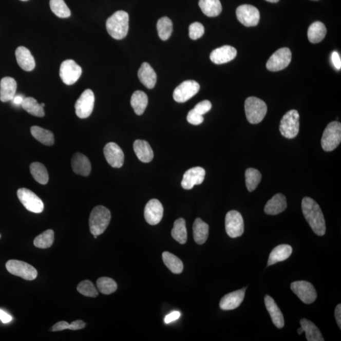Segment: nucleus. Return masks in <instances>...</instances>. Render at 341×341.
<instances>
[{"label": "nucleus", "mask_w": 341, "mask_h": 341, "mask_svg": "<svg viewBox=\"0 0 341 341\" xmlns=\"http://www.w3.org/2000/svg\"><path fill=\"white\" fill-rule=\"evenodd\" d=\"M163 260L165 265L173 273L179 274L183 272L182 261L177 256L170 254L168 252H164L163 253Z\"/></svg>", "instance_id": "35"}, {"label": "nucleus", "mask_w": 341, "mask_h": 341, "mask_svg": "<svg viewBox=\"0 0 341 341\" xmlns=\"http://www.w3.org/2000/svg\"><path fill=\"white\" fill-rule=\"evenodd\" d=\"M331 59L335 68L337 70H340L341 60L339 53L336 51H334L332 54Z\"/></svg>", "instance_id": "50"}, {"label": "nucleus", "mask_w": 341, "mask_h": 341, "mask_svg": "<svg viewBox=\"0 0 341 341\" xmlns=\"http://www.w3.org/2000/svg\"><path fill=\"white\" fill-rule=\"evenodd\" d=\"M291 59H292V53L290 49L280 48L275 52L269 59L267 63V68L271 71L282 70L290 65Z\"/></svg>", "instance_id": "13"}, {"label": "nucleus", "mask_w": 341, "mask_h": 341, "mask_svg": "<svg viewBox=\"0 0 341 341\" xmlns=\"http://www.w3.org/2000/svg\"><path fill=\"white\" fill-rule=\"evenodd\" d=\"M164 208L163 205L157 199L149 200L145 205L144 217L148 224L155 225L161 222L163 218Z\"/></svg>", "instance_id": "17"}, {"label": "nucleus", "mask_w": 341, "mask_h": 341, "mask_svg": "<svg viewBox=\"0 0 341 341\" xmlns=\"http://www.w3.org/2000/svg\"><path fill=\"white\" fill-rule=\"evenodd\" d=\"M129 15L125 11H117L106 21V29L108 34L115 40H123L128 34Z\"/></svg>", "instance_id": "2"}, {"label": "nucleus", "mask_w": 341, "mask_h": 341, "mask_svg": "<svg viewBox=\"0 0 341 341\" xmlns=\"http://www.w3.org/2000/svg\"><path fill=\"white\" fill-rule=\"evenodd\" d=\"M247 288L234 291L222 297L219 302V307L223 310H232L237 309L243 302Z\"/></svg>", "instance_id": "20"}, {"label": "nucleus", "mask_w": 341, "mask_h": 341, "mask_svg": "<svg viewBox=\"0 0 341 341\" xmlns=\"http://www.w3.org/2000/svg\"><path fill=\"white\" fill-rule=\"evenodd\" d=\"M7 270L14 276L25 280H32L36 278L37 271L34 267L23 261L10 260L6 263Z\"/></svg>", "instance_id": "7"}, {"label": "nucleus", "mask_w": 341, "mask_h": 341, "mask_svg": "<svg viewBox=\"0 0 341 341\" xmlns=\"http://www.w3.org/2000/svg\"><path fill=\"white\" fill-rule=\"evenodd\" d=\"M301 208L302 214L313 232L320 236L325 235V219L318 203L312 198L305 197L302 200Z\"/></svg>", "instance_id": "1"}, {"label": "nucleus", "mask_w": 341, "mask_h": 341, "mask_svg": "<svg viewBox=\"0 0 341 341\" xmlns=\"http://www.w3.org/2000/svg\"><path fill=\"white\" fill-rule=\"evenodd\" d=\"M301 327L306 333L308 341H324V339L320 330L314 324L306 318L300 320Z\"/></svg>", "instance_id": "32"}, {"label": "nucleus", "mask_w": 341, "mask_h": 341, "mask_svg": "<svg viewBox=\"0 0 341 341\" xmlns=\"http://www.w3.org/2000/svg\"><path fill=\"white\" fill-rule=\"evenodd\" d=\"M237 55V51L231 46H223L214 49L210 55L212 62L215 64H224L232 61Z\"/></svg>", "instance_id": "19"}, {"label": "nucleus", "mask_w": 341, "mask_h": 341, "mask_svg": "<svg viewBox=\"0 0 341 341\" xmlns=\"http://www.w3.org/2000/svg\"><path fill=\"white\" fill-rule=\"evenodd\" d=\"M200 90V85L195 81H186L176 88L173 98L177 103H183L191 100Z\"/></svg>", "instance_id": "14"}, {"label": "nucleus", "mask_w": 341, "mask_h": 341, "mask_svg": "<svg viewBox=\"0 0 341 341\" xmlns=\"http://www.w3.org/2000/svg\"><path fill=\"white\" fill-rule=\"evenodd\" d=\"M292 247L289 244H280L276 247L269 255L268 266H271L288 259L292 254Z\"/></svg>", "instance_id": "28"}, {"label": "nucleus", "mask_w": 341, "mask_h": 341, "mask_svg": "<svg viewBox=\"0 0 341 341\" xmlns=\"http://www.w3.org/2000/svg\"><path fill=\"white\" fill-rule=\"evenodd\" d=\"M104 155L108 164L115 168H120L124 163V153L114 142H109L104 148Z\"/></svg>", "instance_id": "16"}, {"label": "nucleus", "mask_w": 341, "mask_h": 341, "mask_svg": "<svg viewBox=\"0 0 341 341\" xmlns=\"http://www.w3.org/2000/svg\"><path fill=\"white\" fill-rule=\"evenodd\" d=\"M93 237H94V238L96 239V238H98V236H96V235H95V236H93Z\"/></svg>", "instance_id": "58"}, {"label": "nucleus", "mask_w": 341, "mask_h": 341, "mask_svg": "<svg viewBox=\"0 0 341 341\" xmlns=\"http://www.w3.org/2000/svg\"><path fill=\"white\" fill-rule=\"evenodd\" d=\"M199 5L202 12L210 17L218 16L222 12L220 0H200Z\"/></svg>", "instance_id": "30"}, {"label": "nucleus", "mask_w": 341, "mask_h": 341, "mask_svg": "<svg viewBox=\"0 0 341 341\" xmlns=\"http://www.w3.org/2000/svg\"><path fill=\"white\" fill-rule=\"evenodd\" d=\"M21 1H23V2H27V1H28V0H21Z\"/></svg>", "instance_id": "59"}, {"label": "nucleus", "mask_w": 341, "mask_h": 341, "mask_svg": "<svg viewBox=\"0 0 341 341\" xmlns=\"http://www.w3.org/2000/svg\"><path fill=\"white\" fill-rule=\"evenodd\" d=\"M204 27L199 23L192 24L189 27V36L192 40H196L204 34Z\"/></svg>", "instance_id": "45"}, {"label": "nucleus", "mask_w": 341, "mask_h": 341, "mask_svg": "<svg viewBox=\"0 0 341 341\" xmlns=\"http://www.w3.org/2000/svg\"><path fill=\"white\" fill-rule=\"evenodd\" d=\"M327 29L323 23L315 22L309 27L308 30V37L312 43H318L321 42L326 37Z\"/></svg>", "instance_id": "33"}, {"label": "nucleus", "mask_w": 341, "mask_h": 341, "mask_svg": "<svg viewBox=\"0 0 341 341\" xmlns=\"http://www.w3.org/2000/svg\"><path fill=\"white\" fill-rule=\"evenodd\" d=\"M210 226L200 218L195 220L193 225L194 238L197 244H203L207 241Z\"/></svg>", "instance_id": "29"}, {"label": "nucleus", "mask_w": 341, "mask_h": 341, "mask_svg": "<svg viewBox=\"0 0 341 341\" xmlns=\"http://www.w3.org/2000/svg\"><path fill=\"white\" fill-rule=\"evenodd\" d=\"M140 81L148 89L155 87L157 82V75L155 71L148 63H142L138 71Z\"/></svg>", "instance_id": "26"}, {"label": "nucleus", "mask_w": 341, "mask_h": 341, "mask_svg": "<svg viewBox=\"0 0 341 341\" xmlns=\"http://www.w3.org/2000/svg\"><path fill=\"white\" fill-rule=\"evenodd\" d=\"M212 108V104L210 101L205 100L198 103L194 109L198 113L203 115L207 113Z\"/></svg>", "instance_id": "47"}, {"label": "nucleus", "mask_w": 341, "mask_h": 341, "mask_svg": "<svg viewBox=\"0 0 341 341\" xmlns=\"http://www.w3.org/2000/svg\"><path fill=\"white\" fill-rule=\"evenodd\" d=\"M335 317L336 319V321L338 326L341 328V305H337L335 310Z\"/></svg>", "instance_id": "53"}, {"label": "nucleus", "mask_w": 341, "mask_h": 341, "mask_svg": "<svg viewBox=\"0 0 341 341\" xmlns=\"http://www.w3.org/2000/svg\"><path fill=\"white\" fill-rule=\"evenodd\" d=\"M17 196L22 204L27 211L40 214L44 211V203L37 195L30 190L22 188L18 190Z\"/></svg>", "instance_id": "8"}, {"label": "nucleus", "mask_w": 341, "mask_h": 341, "mask_svg": "<svg viewBox=\"0 0 341 341\" xmlns=\"http://www.w3.org/2000/svg\"><path fill=\"white\" fill-rule=\"evenodd\" d=\"M41 104V106L43 107V108H44V107L45 106V104H44V103H41V104Z\"/></svg>", "instance_id": "57"}, {"label": "nucleus", "mask_w": 341, "mask_h": 341, "mask_svg": "<svg viewBox=\"0 0 341 341\" xmlns=\"http://www.w3.org/2000/svg\"><path fill=\"white\" fill-rule=\"evenodd\" d=\"M134 152L137 158L143 163H149L154 158V153L147 141L137 140L134 143Z\"/></svg>", "instance_id": "27"}, {"label": "nucleus", "mask_w": 341, "mask_h": 341, "mask_svg": "<svg viewBox=\"0 0 341 341\" xmlns=\"http://www.w3.org/2000/svg\"><path fill=\"white\" fill-rule=\"evenodd\" d=\"M157 29L161 40L163 41L168 40L173 32L172 21L167 16L161 18L157 24Z\"/></svg>", "instance_id": "39"}, {"label": "nucleus", "mask_w": 341, "mask_h": 341, "mask_svg": "<svg viewBox=\"0 0 341 341\" xmlns=\"http://www.w3.org/2000/svg\"><path fill=\"white\" fill-rule=\"evenodd\" d=\"M203 117L202 115L198 113L195 110L192 109L189 111L187 115V121L194 125H199L203 122Z\"/></svg>", "instance_id": "46"}, {"label": "nucleus", "mask_w": 341, "mask_h": 341, "mask_svg": "<svg viewBox=\"0 0 341 341\" xmlns=\"http://www.w3.org/2000/svg\"><path fill=\"white\" fill-rule=\"evenodd\" d=\"M82 72V68L73 60H65L60 66V76L66 85L75 84L81 78Z\"/></svg>", "instance_id": "11"}, {"label": "nucleus", "mask_w": 341, "mask_h": 341, "mask_svg": "<svg viewBox=\"0 0 341 341\" xmlns=\"http://www.w3.org/2000/svg\"><path fill=\"white\" fill-rule=\"evenodd\" d=\"M15 56L16 62L22 69L27 71H31L34 69L35 60L31 51L26 47H18L16 49Z\"/></svg>", "instance_id": "22"}, {"label": "nucleus", "mask_w": 341, "mask_h": 341, "mask_svg": "<svg viewBox=\"0 0 341 341\" xmlns=\"http://www.w3.org/2000/svg\"><path fill=\"white\" fill-rule=\"evenodd\" d=\"M1 237H2V236H1V235H0V238H1Z\"/></svg>", "instance_id": "60"}, {"label": "nucleus", "mask_w": 341, "mask_h": 341, "mask_svg": "<svg viewBox=\"0 0 341 341\" xmlns=\"http://www.w3.org/2000/svg\"><path fill=\"white\" fill-rule=\"evenodd\" d=\"M70 324L65 321H59L51 327V331L53 332L64 331L69 329Z\"/></svg>", "instance_id": "48"}, {"label": "nucleus", "mask_w": 341, "mask_h": 341, "mask_svg": "<svg viewBox=\"0 0 341 341\" xmlns=\"http://www.w3.org/2000/svg\"><path fill=\"white\" fill-rule=\"evenodd\" d=\"M22 107L29 114L33 116L37 117H45V112L44 111V108L41 106V104L37 103V101L34 98L29 97L24 98L22 103Z\"/></svg>", "instance_id": "37"}, {"label": "nucleus", "mask_w": 341, "mask_h": 341, "mask_svg": "<svg viewBox=\"0 0 341 341\" xmlns=\"http://www.w3.org/2000/svg\"><path fill=\"white\" fill-rule=\"evenodd\" d=\"M236 16L246 27H255L259 23L260 13L257 8L250 5H243L236 9Z\"/></svg>", "instance_id": "15"}, {"label": "nucleus", "mask_w": 341, "mask_h": 341, "mask_svg": "<svg viewBox=\"0 0 341 341\" xmlns=\"http://www.w3.org/2000/svg\"><path fill=\"white\" fill-rule=\"evenodd\" d=\"M54 235V232L52 230L45 231L34 239V246L38 249L49 248L53 244Z\"/></svg>", "instance_id": "41"}, {"label": "nucleus", "mask_w": 341, "mask_h": 341, "mask_svg": "<svg viewBox=\"0 0 341 341\" xmlns=\"http://www.w3.org/2000/svg\"><path fill=\"white\" fill-rule=\"evenodd\" d=\"M49 5L52 12L59 17L62 18L70 17V10L66 5L64 0H50Z\"/></svg>", "instance_id": "42"}, {"label": "nucleus", "mask_w": 341, "mask_h": 341, "mask_svg": "<svg viewBox=\"0 0 341 341\" xmlns=\"http://www.w3.org/2000/svg\"><path fill=\"white\" fill-rule=\"evenodd\" d=\"M71 167L76 174L87 177L91 172L89 159L83 154L77 153L71 158Z\"/></svg>", "instance_id": "21"}, {"label": "nucleus", "mask_w": 341, "mask_h": 341, "mask_svg": "<svg viewBox=\"0 0 341 341\" xmlns=\"http://www.w3.org/2000/svg\"><path fill=\"white\" fill-rule=\"evenodd\" d=\"M32 177L41 185H46L49 181V175L46 167L40 163H33L30 166Z\"/></svg>", "instance_id": "36"}, {"label": "nucleus", "mask_w": 341, "mask_h": 341, "mask_svg": "<svg viewBox=\"0 0 341 341\" xmlns=\"http://www.w3.org/2000/svg\"><path fill=\"white\" fill-rule=\"evenodd\" d=\"M94 102L95 97L92 90H85L75 104L77 116L81 119L89 117L93 111Z\"/></svg>", "instance_id": "12"}, {"label": "nucleus", "mask_w": 341, "mask_h": 341, "mask_svg": "<svg viewBox=\"0 0 341 341\" xmlns=\"http://www.w3.org/2000/svg\"><path fill=\"white\" fill-rule=\"evenodd\" d=\"M266 1L270 2V3H277L279 1V0H266Z\"/></svg>", "instance_id": "56"}, {"label": "nucleus", "mask_w": 341, "mask_h": 341, "mask_svg": "<svg viewBox=\"0 0 341 341\" xmlns=\"http://www.w3.org/2000/svg\"><path fill=\"white\" fill-rule=\"evenodd\" d=\"M341 142V124L332 122L327 126L321 140V147L326 152H331L336 148Z\"/></svg>", "instance_id": "5"}, {"label": "nucleus", "mask_w": 341, "mask_h": 341, "mask_svg": "<svg viewBox=\"0 0 341 341\" xmlns=\"http://www.w3.org/2000/svg\"><path fill=\"white\" fill-rule=\"evenodd\" d=\"M173 238L181 244L186 243L187 241V231L185 220L180 218L175 221L174 226L172 231Z\"/></svg>", "instance_id": "38"}, {"label": "nucleus", "mask_w": 341, "mask_h": 341, "mask_svg": "<svg viewBox=\"0 0 341 341\" xmlns=\"http://www.w3.org/2000/svg\"><path fill=\"white\" fill-rule=\"evenodd\" d=\"M77 290L81 295L91 297V298H96L99 295L97 289L95 288L93 283L89 280H85L80 282Z\"/></svg>", "instance_id": "44"}, {"label": "nucleus", "mask_w": 341, "mask_h": 341, "mask_svg": "<svg viewBox=\"0 0 341 341\" xmlns=\"http://www.w3.org/2000/svg\"><path fill=\"white\" fill-rule=\"evenodd\" d=\"M299 115L295 109L290 110L280 121L279 130L283 137L287 139L295 138L299 133Z\"/></svg>", "instance_id": "6"}, {"label": "nucleus", "mask_w": 341, "mask_h": 341, "mask_svg": "<svg viewBox=\"0 0 341 341\" xmlns=\"http://www.w3.org/2000/svg\"><path fill=\"white\" fill-rule=\"evenodd\" d=\"M225 231L231 238L240 237L244 233L243 217L239 212H228L225 219Z\"/></svg>", "instance_id": "9"}, {"label": "nucleus", "mask_w": 341, "mask_h": 341, "mask_svg": "<svg viewBox=\"0 0 341 341\" xmlns=\"http://www.w3.org/2000/svg\"><path fill=\"white\" fill-rule=\"evenodd\" d=\"M85 327V323L84 321L78 320L73 321L70 324L69 329L71 331H78L84 329Z\"/></svg>", "instance_id": "51"}, {"label": "nucleus", "mask_w": 341, "mask_h": 341, "mask_svg": "<svg viewBox=\"0 0 341 341\" xmlns=\"http://www.w3.org/2000/svg\"><path fill=\"white\" fill-rule=\"evenodd\" d=\"M261 180H262V175L259 170L254 168H249L246 170V185L249 192L254 191Z\"/></svg>", "instance_id": "40"}, {"label": "nucleus", "mask_w": 341, "mask_h": 341, "mask_svg": "<svg viewBox=\"0 0 341 341\" xmlns=\"http://www.w3.org/2000/svg\"><path fill=\"white\" fill-rule=\"evenodd\" d=\"M287 208V198L284 195H275L271 199L267 202L264 211L268 215H277L282 213Z\"/></svg>", "instance_id": "24"}, {"label": "nucleus", "mask_w": 341, "mask_h": 341, "mask_svg": "<svg viewBox=\"0 0 341 341\" xmlns=\"http://www.w3.org/2000/svg\"><path fill=\"white\" fill-rule=\"evenodd\" d=\"M247 120L252 124H258L265 118L268 106L265 102L255 97L247 98L244 103Z\"/></svg>", "instance_id": "4"}, {"label": "nucleus", "mask_w": 341, "mask_h": 341, "mask_svg": "<svg viewBox=\"0 0 341 341\" xmlns=\"http://www.w3.org/2000/svg\"><path fill=\"white\" fill-rule=\"evenodd\" d=\"M291 290L305 304H311L317 299L315 289L310 282L298 280L291 283Z\"/></svg>", "instance_id": "10"}, {"label": "nucleus", "mask_w": 341, "mask_h": 341, "mask_svg": "<svg viewBox=\"0 0 341 341\" xmlns=\"http://www.w3.org/2000/svg\"><path fill=\"white\" fill-rule=\"evenodd\" d=\"M17 84L9 77L3 78L0 82V100L4 103L12 101L15 96Z\"/></svg>", "instance_id": "23"}, {"label": "nucleus", "mask_w": 341, "mask_h": 341, "mask_svg": "<svg viewBox=\"0 0 341 341\" xmlns=\"http://www.w3.org/2000/svg\"><path fill=\"white\" fill-rule=\"evenodd\" d=\"M205 170L201 167H195L186 170L183 175L181 186L185 190H191L195 185H200L204 180Z\"/></svg>", "instance_id": "18"}, {"label": "nucleus", "mask_w": 341, "mask_h": 341, "mask_svg": "<svg viewBox=\"0 0 341 341\" xmlns=\"http://www.w3.org/2000/svg\"><path fill=\"white\" fill-rule=\"evenodd\" d=\"M302 332H304V329H302V327H301L300 328H299L298 329V333L299 335H301L302 334Z\"/></svg>", "instance_id": "55"}, {"label": "nucleus", "mask_w": 341, "mask_h": 341, "mask_svg": "<svg viewBox=\"0 0 341 341\" xmlns=\"http://www.w3.org/2000/svg\"><path fill=\"white\" fill-rule=\"evenodd\" d=\"M180 312H177V311L170 313L169 314L166 315V317H165V323L169 324L170 323H173V321L178 320V319L180 317Z\"/></svg>", "instance_id": "49"}, {"label": "nucleus", "mask_w": 341, "mask_h": 341, "mask_svg": "<svg viewBox=\"0 0 341 341\" xmlns=\"http://www.w3.org/2000/svg\"><path fill=\"white\" fill-rule=\"evenodd\" d=\"M0 320H1L3 323L7 324L12 320V317L5 312V311L0 309Z\"/></svg>", "instance_id": "52"}, {"label": "nucleus", "mask_w": 341, "mask_h": 341, "mask_svg": "<svg viewBox=\"0 0 341 341\" xmlns=\"http://www.w3.org/2000/svg\"><path fill=\"white\" fill-rule=\"evenodd\" d=\"M31 132L32 136L41 144L48 146L54 144V135L51 131L40 126H33L31 128Z\"/></svg>", "instance_id": "34"}, {"label": "nucleus", "mask_w": 341, "mask_h": 341, "mask_svg": "<svg viewBox=\"0 0 341 341\" xmlns=\"http://www.w3.org/2000/svg\"><path fill=\"white\" fill-rule=\"evenodd\" d=\"M97 287L99 291L104 295H111L117 290V282L109 277H100L97 280Z\"/></svg>", "instance_id": "43"}, {"label": "nucleus", "mask_w": 341, "mask_h": 341, "mask_svg": "<svg viewBox=\"0 0 341 341\" xmlns=\"http://www.w3.org/2000/svg\"><path fill=\"white\" fill-rule=\"evenodd\" d=\"M24 100V98L23 97V96L21 95H18V96H15L14 98H13V100H12L13 101V103L15 104V105H22V103H23V102Z\"/></svg>", "instance_id": "54"}, {"label": "nucleus", "mask_w": 341, "mask_h": 341, "mask_svg": "<svg viewBox=\"0 0 341 341\" xmlns=\"http://www.w3.org/2000/svg\"><path fill=\"white\" fill-rule=\"evenodd\" d=\"M130 103L136 114L142 115L144 113L148 104V97L146 93L140 90H137L131 96Z\"/></svg>", "instance_id": "31"}, {"label": "nucleus", "mask_w": 341, "mask_h": 341, "mask_svg": "<svg viewBox=\"0 0 341 341\" xmlns=\"http://www.w3.org/2000/svg\"><path fill=\"white\" fill-rule=\"evenodd\" d=\"M111 218V213L108 209L102 205L96 206L89 217L90 232L93 236L102 235L108 228Z\"/></svg>", "instance_id": "3"}, {"label": "nucleus", "mask_w": 341, "mask_h": 341, "mask_svg": "<svg viewBox=\"0 0 341 341\" xmlns=\"http://www.w3.org/2000/svg\"><path fill=\"white\" fill-rule=\"evenodd\" d=\"M264 301L266 309L270 314L272 323L277 328L282 329L285 326L284 317L276 302L269 295L265 296Z\"/></svg>", "instance_id": "25"}]
</instances>
